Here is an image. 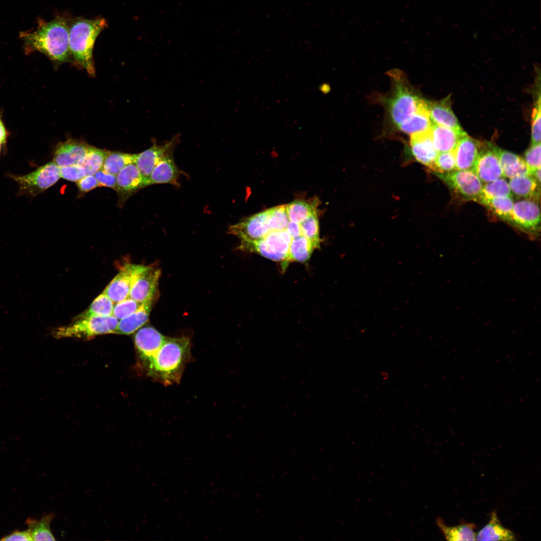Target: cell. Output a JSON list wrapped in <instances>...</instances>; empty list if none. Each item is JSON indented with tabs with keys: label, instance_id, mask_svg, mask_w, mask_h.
Segmentation results:
<instances>
[{
	"label": "cell",
	"instance_id": "obj_1",
	"mask_svg": "<svg viewBox=\"0 0 541 541\" xmlns=\"http://www.w3.org/2000/svg\"><path fill=\"white\" fill-rule=\"evenodd\" d=\"M20 37L28 53L40 52L56 63L70 59L69 19L64 16L49 22L39 19L36 30L21 32Z\"/></svg>",
	"mask_w": 541,
	"mask_h": 541
},
{
	"label": "cell",
	"instance_id": "obj_2",
	"mask_svg": "<svg viewBox=\"0 0 541 541\" xmlns=\"http://www.w3.org/2000/svg\"><path fill=\"white\" fill-rule=\"evenodd\" d=\"M191 344L185 337H166L145 368L149 376L165 385L178 383L191 358Z\"/></svg>",
	"mask_w": 541,
	"mask_h": 541
},
{
	"label": "cell",
	"instance_id": "obj_3",
	"mask_svg": "<svg viewBox=\"0 0 541 541\" xmlns=\"http://www.w3.org/2000/svg\"><path fill=\"white\" fill-rule=\"evenodd\" d=\"M391 81L390 92L379 96L380 103L385 108L386 121L397 128L413 114L424 100L409 83L405 74L397 69L388 72Z\"/></svg>",
	"mask_w": 541,
	"mask_h": 541
},
{
	"label": "cell",
	"instance_id": "obj_4",
	"mask_svg": "<svg viewBox=\"0 0 541 541\" xmlns=\"http://www.w3.org/2000/svg\"><path fill=\"white\" fill-rule=\"evenodd\" d=\"M107 27L102 18L88 19L77 17L69 19V48L71 57L86 70L94 75L93 50L100 33Z\"/></svg>",
	"mask_w": 541,
	"mask_h": 541
},
{
	"label": "cell",
	"instance_id": "obj_5",
	"mask_svg": "<svg viewBox=\"0 0 541 541\" xmlns=\"http://www.w3.org/2000/svg\"><path fill=\"white\" fill-rule=\"evenodd\" d=\"M118 321L113 316L76 319L71 324L54 329L51 334L56 339H88L98 335L115 333Z\"/></svg>",
	"mask_w": 541,
	"mask_h": 541
},
{
	"label": "cell",
	"instance_id": "obj_6",
	"mask_svg": "<svg viewBox=\"0 0 541 541\" xmlns=\"http://www.w3.org/2000/svg\"><path fill=\"white\" fill-rule=\"evenodd\" d=\"M19 186L18 195L36 196L54 185L61 177L59 167L53 162L23 175L10 174Z\"/></svg>",
	"mask_w": 541,
	"mask_h": 541
},
{
	"label": "cell",
	"instance_id": "obj_7",
	"mask_svg": "<svg viewBox=\"0 0 541 541\" xmlns=\"http://www.w3.org/2000/svg\"><path fill=\"white\" fill-rule=\"evenodd\" d=\"M448 186L453 195L461 201H477L482 182L472 170H456L446 173H436Z\"/></svg>",
	"mask_w": 541,
	"mask_h": 541
},
{
	"label": "cell",
	"instance_id": "obj_8",
	"mask_svg": "<svg viewBox=\"0 0 541 541\" xmlns=\"http://www.w3.org/2000/svg\"><path fill=\"white\" fill-rule=\"evenodd\" d=\"M292 239L286 229L270 231L264 238L247 242L245 249L282 264L288 257Z\"/></svg>",
	"mask_w": 541,
	"mask_h": 541
},
{
	"label": "cell",
	"instance_id": "obj_9",
	"mask_svg": "<svg viewBox=\"0 0 541 541\" xmlns=\"http://www.w3.org/2000/svg\"><path fill=\"white\" fill-rule=\"evenodd\" d=\"M512 225L531 237H536L540 228V210L536 201L523 199L514 203Z\"/></svg>",
	"mask_w": 541,
	"mask_h": 541
},
{
	"label": "cell",
	"instance_id": "obj_10",
	"mask_svg": "<svg viewBox=\"0 0 541 541\" xmlns=\"http://www.w3.org/2000/svg\"><path fill=\"white\" fill-rule=\"evenodd\" d=\"M160 274L159 269L145 265L134 279L129 297L140 304L153 301Z\"/></svg>",
	"mask_w": 541,
	"mask_h": 541
},
{
	"label": "cell",
	"instance_id": "obj_11",
	"mask_svg": "<svg viewBox=\"0 0 541 541\" xmlns=\"http://www.w3.org/2000/svg\"><path fill=\"white\" fill-rule=\"evenodd\" d=\"M270 231L267 224V210H266L231 225L228 232L238 237L241 242H244L261 239Z\"/></svg>",
	"mask_w": 541,
	"mask_h": 541
},
{
	"label": "cell",
	"instance_id": "obj_12",
	"mask_svg": "<svg viewBox=\"0 0 541 541\" xmlns=\"http://www.w3.org/2000/svg\"><path fill=\"white\" fill-rule=\"evenodd\" d=\"M179 137L175 136L162 145L154 143L148 149L136 154L135 163L144 179L146 186L147 181L157 163L166 156L173 153L179 140Z\"/></svg>",
	"mask_w": 541,
	"mask_h": 541
},
{
	"label": "cell",
	"instance_id": "obj_13",
	"mask_svg": "<svg viewBox=\"0 0 541 541\" xmlns=\"http://www.w3.org/2000/svg\"><path fill=\"white\" fill-rule=\"evenodd\" d=\"M144 266L131 263L124 265L103 292L115 303L129 297L134 279Z\"/></svg>",
	"mask_w": 541,
	"mask_h": 541
},
{
	"label": "cell",
	"instance_id": "obj_14",
	"mask_svg": "<svg viewBox=\"0 0 541 541\" xmlns=\"http://www.w3.org/2000/svg\"><path fill=\"white\" fill-rule=\"evenodd\" d=\"M166 337L151 326L141 327L134 341L138 356L146 367L163 344Z\"/></svg>",
	"mask_w": 541,
	"mask_h": 541
},
{
	"label": "cell",
	"instance_id": "obj_15",
	"mask_svg": "<svg viewBox=\"0 0 541 541\" xmlns=\"http://www.w3.org/2000/svg\"><path fill=\"white\" fill-rule=\"evenodd\" d=\"M146 183L135 163L126 166L116 175V191L119 204L123 205L126 200L139 189L146 187Z\"/></svg>",
	"mask_w": 541,
	"mask_h": 541
},
{
	"label": "cell",
	"instance_id": "obj_16",
	"mask_svg": "<svg viewBox=\"0 0 541 541\" xmlns=\"http://www.w3.org/2000/svg\"><path fill=\"white\" fill-rule=\"evenodd\" d=\"M481 146L473 171L482 182L493 181L502 177L499 159L492 144Z\"/></svg>",
	"mask_w": 541,
	"mask_h": 541
},
{
	"label": "cell",
	"instance_id": "obj_17",
	"mask_svg": "<svg viewBox=\"0 0 541 541\" xmlns=\"http://www.w3.org/2000/svg\"><path fill=\"white\" fill-rule=\"evenodd\" d=\"M88 144L76 140H68L57 146L53 162L59 167L78 164L90 147Z\"/></svg>",
	"mask_w": 541,
	"mask_h": 541
},
{
	"label": "cell",
	"instance_id": "obj_18",
	"mask_svg": "<svg viewBox=\"0 0 541 541\" xmlns=\"http://www.w3.org/2000/svg\"><path fill=\"white\" fill-rule=\"evenodd\" d=\"M410 136V149L413 156L432 170L438 152L433 144L430 131L414 134Z\"/></svg>",
	"mask_w": 541,
	"mask_h": 541
},
{
	"label": "cell",
	"instance_id": "obj_19",
	"mask_svg": "<svg viewBox=\"0 0 541 541\" xmlns=\"http://www.w3.org/2000/svg\"><path fill=\"white\" fill-rule=\"evenodd\" d=\"M482 145L467 134L462 136L454 151L457 170L473 171Z\"/></svg>",
	"mask_w": 541,
	"mask_h": 541
},
{
	"label": "cell",
	"instance_id": "obj_20",
	"mask_svg": "<svg viewBox=\"0 0 541 541\" xmlns=\"http://www.w3.org/2000/svg\"><path fill=\"white\" fill-rule=\"evenodd\" d=\"M181 171L176 166L172 154L162 159L155 166L147 181V186L155 184H170L179 186Z\"/></svg>",
	"mask_w": 541,
	"mask_h": 541
},
{
	"label": "cell",
	"instance_id": "obj_21",
	"mask_svg": "<svg viewBox=\"0 0 541 541\" xmlns=\"http://www.w3.org/2000/svg\"><path fill=\"white\" fill-rule=\"evenodd\" d=\"M500 164L502 176L508 178L531 175L525 161L518 155L492 145Z\"/></svg>",
	"mask_w": 541,
	"mask_h": 541
},
{
	"label": "cell",
	"instance_id": "obj_22",
	"mask_svg": "<svg viewBox=\"0 0 541 541\" xmlns=\"http://www.w3.org/2000/svg\"><path fill=\"white\" fill-rule=\"evenodd\" d=\"M427 101L424 100L418 109L399 124L397 129L410 135L430 132L433 125Z\"/></svg>",
	"mask_w": 541,
	"mask_h": 541
},
{
	"label": "cell",
	"instance_id": "obj_23",
	"mask_svg": "<svg viewBox=\"0 0 541 541\" xmlns=\"http://www.w3.org/2000/svg\"><path fill=\"white\" fill-rule=\"evenodd\" d=\"M466 134L463 130L458 131L435 124L430 130L433 144L438 152L454 151L460 139Z\"/></svg>",
	"mask_w": 541,
	"mask_h": 541
},
{
	"label": "cell",
	"instance_id": "obj_24",
	"mask_svg": "<svg viewBox=\"0 0 541 541\" xmlns=\"http://www.w3.org/2000/svg\"><path fill=\"white\" fill-rule=\"evenodd\" d=\"M153 301L141 303L139 307L129 316L119 320L115 334L130 335L148 321Z\"/></svg>",
	"mask_w": 541,
	"mask_h": 541
},
{
	"label": "cell",
	"instance_id": "obj_25",
	"mask_svg": "<svg viewBox=\"0 0 541 541\" xmlns=\"http://www.w3.org/2000/svg\"><path fill=\"white\" fill-rule=\"evenodd\" d=\"M431 120L433 124L458 131H463L449 104L446 100L439 102L427 101Z\"/></svg>",
	"mask_w": 541,
	"mask_h": 541
},
{
	"label": "cell",
	"instance_id": "obj_26",
	"mask_svg": "<svg viewBox=\"0 0 541 541\" xmlns=\"http://www.w3.org/2000/svg\"><path fill=\"white\" fill-rule=\"evenodd\" d=\"M476 540H515L513 533L504 527L496 512L492 511L489 522L477 533Z\"/></svg>",
	"mask_w": 541,
	"mask_h": 541
},
{
	"label": "cell",
	"instance_id": "obj_27",
	"mask_svg": "<svg viewBox=\"0 0 541 541\" xmlns=\"http://www.w3.org/2000/svg\"><path fill=\"white\" fill-rule=\"evenodd\" d=\"M509 185L511 193L524 199L537 201L540 196V183L531 175L510 178Z\"/></svg>",
	"mask_w": 541,
	"mask_h": 541
},
{
	"label": "cell",
	"instance_id": "obj_28",
	"mask_svg": "<svg viewBox=\"0 0 541 541\" xmlns=\"http://www.w3.org/2000/svg\"><path fill=\"white\" fill-rule=\"evenodd\" d=\"M314 249L311 242L303 235L292 238L288 257L282 264V269H285L291 262H304L308 261Z\"/></svg>",
	"mask_w": 541,
	"mask_h": 541
},
{
	"label": "cell",
	"instance_id": "obj_29",
	"mask_svg": "<svg viewBox=\"0 0 541 541\" xmlns=\"http://www.w3.org/2000/svg\"><path fill=\"white\" fill-rule=\"evenodd\" d=\"M436 523L447 540H476V525L473 523L448 526L440 517L437 518Z\"/></svg>",
	"mask_w": 541,
	"mask_h": 541
},
{
	"label": "cell",
	"instance_id": "obj_30",
	"mask_svg": "<svg viewBox=\"0 0 541 541\" xmlns=\"http://www.w3.org/2000/svg\"><path fill=\"white\" fill-rule=\"evenodd\" d=\"M55 517L54 513H49L37 519L29 517L26 520L33 540H55L50 527V524Z\"/></svg>",
	"mask_w": 541,
	"mask_h": 541
},
{
	"label": "cell",
	"instance_id": "obj_31",
	"mask_svg": "<svg viewBox=\"0 0 541 541\" xmlns=\"http://www.w3.org/2000/svg\"><path fill=\"white\" fill-rule=\"evenodd\" d=\"M136 154L107 151L102 169L117 175L126 166L135 162Z\"/></svg>",
	"mask_w": 541,
	"mask_h": 541
},
{
	"label": "cell",
	"instance_id": "obj_32",
	"mask_svg": "<svg viewBox=\"0 0 541 541\" xmlns=\"http://www.w3.org/2000/svg\"><path fill=\"white\" fill-rule=\"evenodd\" d=\"M513 204L512 197L502 196L492 198L482 205L498 218L512 224Z\"/></svg>",
	"mask_w": 541,
	"mask_h": 541
},
{
	"label": "cell",
	"instance_id": "obj_33",
	"mask_svg": "<svg viewBox=\"0 0 541 541\" xmlns=\"http://www.w3.org/2000/svg\"><path fill=\"white\" fill-rule=\"evenodd\" d=\"M508 183L503 178H500L493 181L486 182L483 185L480 195L476 202L482 204L485 202L495 197L502 196L512 197Z\"/></svg>",
	"mask_w": 541,
	"mask_h": 541
},
{
	"label": "cell",
	"instance_id": "obj_34",
	"mask_svg": "<svg viewBox=\"0 0 541 541\" xmlns=\"http://www.w3.org/2000/svg\"><path fill=\"white\" fill-rule=\"evenodd\" d=\"M317 200L311 202L297 200L286 205L290 221L300 224L312 213L317 212Z\"/></svg>",
	"mask_w": 541,
	"mask_h": 541
},
{
	"label": "cell",
	"instance_id": "obj_35",
	"mask_svg": "<svg viewBox=\"0 0 541 541\" xmlns=\"http://www.w3.org/2000/svg\"><path fill=\"white\" fill-rule=\"evenodd\" d=\"M115 303L103 292L93 301L88 308L76 319L91 316L110 317L113 316Z\"/></svg>",
	"mask_w": 541,
	"mask_h": 541
},
{
	"label": "cell",
	"instance_id": "obj_36",
	"mask_svg": "<svg viewBox=\"0 0 541 541\" xmlns=\"http://www.w3.org/2000/svg\"><path fill=\"white\" fill-rule=\"evenodd\" d=\"M106 153L105 150L90 146L78 164L84 168L86 175H94L102 169Z\"/></svg>",
	"mask_w": 541,
	"mask_h": 541
},
{
	"label": "cell",
	"instance_id": "obj_37",
	"mask_svg": "<svg viewBox=\"0 0 541 541\" xmlns=\"http://www.w3.org/2000/svg\"><path fill=\"white\" fill-rule=\"evenodd\" d=\"M267 210V224L270 231L286 230L290 220L286 205L276 206Z\"/></svg>",
	"mask_w": 541,
	"mask_h": 541
},
{
	"label": "cell",
	"instance_id": "obj_38",
	"mask_svg": "<svg viewBox=\"0 0 541 541\" xmlns=\"http://www.w3.org/2000/svg\"><path fill=\"white\" fill-rule=\"evenodd\" d=\"M317 212L312 213L300 223L302 235L311 242L315 249L320 246L319 223Z\"/></svg>",
	"mask_w": 541,
	"mask_h": 541
},
{
	"label": "cell",
	"instance_id": "obj_39",
	"mask_svg": "<svg viewBox=\"0 0 541 541\" xmlns=\"http://www.w3.org/2000/svg\"><path fill=\"white\" fill-rule=\"evenodd\" d=\"M457 170L454 151L438 152L432 171L436 173H446Z\"/></svg>",
	"mask_w": 541,
	"mask_h": 541
},
{
	"label": "cell",
	"instance_id": "obj_40",
	"mask_svg": "<svg viewBox=\"0 0 541 541\" xmlns=\"http://www.w3.org/2000/svg\"><path fill=\"white\" fill-rule=\"evenodd\" d=\"M113 316L118 320L125 318L134 313L139 307L140 303L128 297L115 303Z\"/></svg>",
	"mask_w": 541,
	"mask_h": 541
},
{
	"label": "cell",
	"instance_id": "obj_41",
	"mask_svg": "<svg viewBox=\"0 0 541 541\" xmlns=\"http://www.w3.org/2000/svg\"><path fill=\"white\" fill-rule=\"evenodd\" d=\"M524 160L531 172V175L533 171L540 168V143L530 145L525 152Z\"/></svg>",
	"mask_w": 541,
	"mask_h": 541
},
{
	"label": "cell",
	"instance_id": "obj_42",
	"mask_svg": "<svg viewBox=\"0 0 541 541\" xmlns=\"http://www.w3.org/2000/svg\"><path fill=\"white\" fill-rule=\"evenodd\" d=\"M61 177L70 181L77 182L86 175L84 168L79 164L59 167Z\"/></svg>",
	"mask_w": 541,
	"mask_h": 541
},
{
	"label": "cell",
	"instance_id": "obj_43",
	"mask_svg": "<svg viewBox=\"0 0 541 541\" xmlns=\"http://www.w3.org/2000/svg\"><path fill=\"white\" fill-rule=\"evenodd\" d=\"M540 95L533 110L531 124V144L540 143Z\"/></svg>",
	"mask_w": 541,
	"mask_h": 541
},
{
	"label": "cell",
	"instance_id": "obj_44",
	"mask_svg": "<svg viewBox=\"0 0 541 541\" xmlns=\"http://www.w3.org/2000/svg\"><path fill=\"white\" fill-rule=\"evenodd\" d=\"M94 175L100 186H105L116 189V175L107 173L102 169L98 171Z\"/></svg>",
	"mask_w": 541,
	"mask_h": 541
},
{
	"label": "cell",
	"instance_id": "obj_45",
	"mask_svg": "<svg viewBox=\"0 0 541 541\" xmlns=\"http://www.w3.org/2000/svg\"><path fill=\"white\" fill-rule=\"evenodd\" d=\"M77 186L81 192H87L100 186L94 175H86L77 182Z\"/></svg>",
	"mask_w": 541,
	"mask_h": 541
},
{
	"label": "cell",
	"instance_id": "obj_46",
	"mask_svg": "<svg viewBox=\"0 0 541 541\" xmlns=\"http://www.w3.org/2000/svg\"><path fill=\"white\" fill-rule=\"evenodd\" d=\"M2 540H33L30 531L16 530L9 535L4 536Z\"/></svg>",
	"mask_w": 541,
	"mask_h": 541
},
{
	"label": "cell",
	"instance_id": "obj_47",
	"mask_svg": "<svg viewBox=\"0 0 541 541\" xmlns=\"http://www.w3.org/2000/svg\"><path fill=\"white\" fill-rule=\"evenodd\" d=\"M286 230L292 238L302 235L300 224L294 222L290 221L287 225Z\"/></svg>",
	"mask_w": 541,
	"mask_h": 541
},
{
	"label": "cell",
	"instance_id": "obj_48",
	"mask_svg": "<svg viewBox=\"0 0 541 541\" xmlns=\"http://www.w3.org/2000/svg\"><path fill=\"white\" fill-rule=\"evenodd\" d=\"M8 136V132L2 119L0 118V152L6 144Z\"/></svg>",
	"mask_w": 541,
	"mask_h": 541
},
{
	"label": "cell",
	"instance_id": "obj_49",
	"mask_svg": "<svg viewBox=\"0 0 541 541\" xmlns=\"http://www.w3.org/2000/svg\"><path fill=\"white\" fill-rule=\"evenodd\" d=\"M531 176H532L540 184V168H538L533 171Z\"/></svg>",
	"mask_w": 541,
	"mask_h": 541
}]
</instances>
